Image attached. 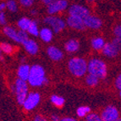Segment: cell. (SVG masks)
Segmentation results:
<instances>
[{
    "mask_svg": "<svg viewBox=\"0 0 121 121\" xmlns=\"http://www.w3.org/2000/svg\"><path fill=\"white\" fill-rule=\"evenodd\" d=\"M41 1H42L45 5H48V6L49 4H51L52 2H54L55 0H41Z\"/></svg>",
    "mask_w": 121,
    "mask_h": 121,
    "instance_id": "35",
    "label": "cell"
},
{
    "mask_svg": "<svg viewBox=\"0 0 121 121\" xmlns=\"http://www.w3.org/2000/svg\"><path fill=\"white\" fill-rule=\"evenodd\" d=\"M68 2L67 0H55L54 2H52L51 4L48 6V13L50 15L57 14V13L62 12L68 8Z\"/></svg>",
    "mask_w": 121,
    "mask_h": 121,
    "instance_id": "8",
    "label": "cell"
},
{
    "mask_svg": "<svg viewBox=\"0 0 121 121\" xmlns=\"http://www.w3.org/2000/svg\"><path fill=\"white\" fill-rule=\"evenodd\" d=\"M52 121H57V120H59V119H59L58 116H56V115H52Z\"/></svg>",
    "mask_w": 121,
    "mask_h": 121,
    "instance_id": "37",
    "label": "cell"
},
{
    "mask_svg": "<svg viewBox=\"0 0 121 121\" xmlns=\"http://www.w3.org/2000/svg\"><path fill=\"white\" fill-rule=\"evenodd\" d=\"M4 33L9 39L18 43H23L25 41L29 38L27 31L22 30H17L12 26H5L4 28Z\"/></svg>",
    "mask_w": 121,
    "mask_h": 121,
    "instance_id": "5",
    "label": "cell"
},
{
    "mask_svg": "<svg viewBox=\"0 0 121 121\" xmlns=\"http://www.w3.org/2000/svg\"><path fill=\"white\" fill-rule=\"evenodd\" d=\"M86 121H103V119L101 115H98L95 113H90L86 117Z\"/></svg>",
    "mask_w": 121,
    "mask_h": 121,
    "instance_id": "27",
    "label": "cell"
},
{
    "mask_svg": "<svg viewBox=\"0 0 121 121\" xmlns=\"http://www.w3.org/2000/svg\"><path fill=\"white\" fill-rule=\"evenodd\" d=\"M40 101H41V95L38 92L33 91V92L29 93L22 106L24 107V108L26 110L30 111V110H33L39 104Z\"/></svg>",
    "mask_w": 121,
    "mask_h": 121,
    "instance_id": "7",
    "label": "cell"
},
{
    "mask_svg": "<svg viewBox=\"0 0 121 121\" xmlns=\"http://www.w3.org/2000/svg\"><path fill=\"white\" fill-rule=\"evenodd\" d=\"M1 51L6 54H10L13 52V47L7 43H1Z\"/></svg>",
    "mask_w": 121,
    "mask_h": 121,
    "instance_id": "26",
    "label": "cell"
},
{
    "mask_svg": "<svg viewBox=\"0 0 121 121\" xmlns=\"http://www.w3.org/2000/svg\"><path fill=\"white\" fill-rule=\"evenodd\" d=\"M113 33H114L115 36L118 38H121V25L117 26L113 30Z\"/></svg>",
    "mask_w": 121,
    "mask_h": 121,
    "instance_id": "29",
    "label": "cell"
},
{
    "mask_svg": "<svg viewBox=\"0 0 121 121\" xmlns=\"http://www.w3.org/2000/svg\"><path fill=\"white\" fill-rule=\"evenodd\" d=\"M91 47L93 49H95L97 51L103 50V48L105 46V42L102 37H95V38L91 39Z\"/></svg>",
    "mask_w": 121,
    "mask_h": 121,
    "instance_id": "20",
    "label": "cell"
},
{
    "mask_svg": "<svg viewBox=\"0 0 121 121\" xmlns=\"http://www.w3.org/2000/svg\"><path fill=\"white\" fill-rule=\"evenodd\" d=\"M61 121H76L74 118H71V117H65V118H62L60 119Z\"/></svg>",
    "mask_w": 121,
    "mask_h": 121,
    "instance_id": "34",
    "label": "cell"
},
{
    "mask_svg": "<svg viewBox=\"0 0 121 121\" xmlns=\"http://www.w3.org/2000/svg\"><path fill=\"white\" fill-rule=\"evenodd\" d=\"M69 72L76 77H81L88 72V63L82 58H72L68 63Z\"/></svg>",
    "mask_w": 121,
    "mask_h": 121,
    "instance_id": "2",
    "label": "cell"
},
{
    "mask_svg": "<svg viewBox=\"0 0 121 121\" xmlns=\"http://www.w3.org/2000/svg\"><path fill=\"white\" fill-rule=\"evenodd\" d=\"M88 74L104 79L107 75V65L100 59H91L88 62Z\"/></svg>",
    "mask_w": 121,
    "mask_h": 121,
    "instance_id": "3",
    "label": "cell"
},
{
    "mask_svg": "<svg viewBox=\"0 0 121 121\" xmlns=\"http://www.w3.org/2000/svg\"><path fill=\"white\" fill-rule=\"evenodd\" d=\"M103 121H116L119 118L118 109L114 106H108L101 113Z\"/></svg>",
    "mask_w": 121,
    "mask_h": 121,
    "instance_id": "9",
    "label": "cell"
},
{
    "mask_svg": "<svg viewBox=\"0 0 121 121\" xmlns=\"http://www.w3.org/2000/svg\"><path fill=\"white\" fill-rule=\"evenodd\" d=\"M90 112H91V108H90L89 107H86V106H81V107L77 108L76 113L79 117L82 118V117H86L87 115L90 113Z\"/></svg>",
    "mask_w": 121,
    "mask_h": 121,
    "instance_id": "24",
    "label": "cell"
},
{
    "mask_svg": "<svg viewBox=\"0 0 121 121\" xmlns=\"http://www.w3.org/2000/svg\"><path fill=\"white\" fill-rule=\"evenodd\" d=\"M88 1H90V2H93V1H95V0H88Z\"/></svg>",
    "mask_w": 121,
    "mask_h": 121,
    "instance_id": "40",
    "label": "cell"
},
{
    "mask_svg": "<svg viewBox=\"0 0 121 121\" xmlns=\"http://www.w3.org/2000/svg\"><path fill=\"white\" fill-rule=\"evenodd\" d=\"M22 44H23V46H24L25 50L30 55H36L39 50L37 43H36L34 40H32V39L28 38L27 40L25 41Z\"/></svg>",
    "mask_w": 121,
    "mask_h": 121,
    "instance_id": "14",
    "label": "cell"
},
{
    "mask_svg": "<svg viewBox=\"0 0 121 121\" xmlns=\"http://www.w3.org/2000/svg\"><path fill=\"white\" fill-rule=\"evenodd\" d=\"M103 54L108 58H114L119 54V49L113 43H107L102 50Z\"/></svg>",
    "mask_w": 121,
    "mask_h": 121,
    "instance_id": "13",
    "label": "cell"
},
{
    "mask_svg": "<svg viewBox=\"0 0 121 121\" xmlns=\"http://www.w3.org/2000/svg\"><path fill=\"white\" fill-rule=\"evenodd\" d=\"M69 15H75V16L84 19L90 14V11L85 6H82L80 4H73L69 8Z\"/></svg>",
    "mask_w": 121,
    "mask_h": 121,
    "instance_id": "10",
    "label": "cell"
},
{
    "mask_svg": "<svg viewBox=\"0 0 121 121\" xmlns=\"http://www.w3.org/2000/svg\"><path fill=\"white\" fill-rule=\"evenodd\" d=\"M112 43L117 47V48L119 49V52H121V38H118V37H115L113 40Z\"/></svg>",
    "mask_w": 121,
    "mask_h": 121,
    "instance_id": "30",
    "label": "cell"
},
{
    "mask_svg": "<svg viewBox=\"0 0 121 121\" xmlns=\"http://www.w3.org/2000/svg\"><path fill=\"white\" fill-rule=\"evenodd\" d=\"M0 23L2 26L6 25V16H5L4 11H1V13H0Z\"/></svg>",
    "mask_w": 121,
    "mask_h": 121,
    "instance_id": "31",
    "label": "cell"
},
{
    "mask_svg": "<svg viewBox=\"0 0 121 121\" xmlns=\"http://www.w3.org/2000/svg\"><path fill=\"white\" fill-rule=\"evenodd\" d=\"M27 82L32 87H39L48 84V78L43 67L39 65H34L30 67V75Z\"/></svg>",
    "mask_w": 121,
    "mask_h": 121,
    "instance_id": "1",
    "label": "cell"
},
{
    "mask_svg": "<svg viewBox=\"0 0 121 121\" xmlns=\"http://www.w3.org/2000/svg\"><path fill=\"white\" fill-rule=\"evenodd\" d=\"M47 52L49 58L53 61H60L64 57V53L62 51L55 46L48 47Z\"/></svg>",
    "mask_w": 121,
    "mask_h": 121,
    "instance_id": "15",
    "label": "cell"
},
{
    "mask_svg": "<svg viewBox=\"0 0 121 121\" xmlns=\"http://www.w3.org/2000/svg\"><path fill=\"white\" fill-rule=\"evenodd\" d=\"M5 9H7V4L6 3H4V2H2L1 3V4H0V10L1 11H4Z\"/></svg>",
    "mask_w": 121,
    "mask_h": 121,
    "instance_id": "36",
    "label": "cell"
},
{
    "mask_svg": "<svg viewBox=\"0 0 121 121\" xmlns=\"http://www.w3.org/2000/svg\"><path fill=\"white\" fill-rule=\"evenodd\" d=\"M30 67L28 65H21L19 66L18 69H17V76L22 81H27L29 75H30Z\"/></svg>",
    "mask_w": 121,
    "mask_h": 121,
    "instance_id": "16",
    "label": "cell"
},
{
    "mask_svg": "<svg viewBox=\"0 0 121 121\" xmlns=\"http://www.w3.org/2000/svg\"><path fill=\"white\" fill-rule=\"evenodd\" d=\"M53 30L52 29L48 28V27H43L40 30V33H39V36L40 38L44 42V43H50L52 41V37H53V34H52Z\"/></svg>",
    "mask_w": 121,
    "mask_h": 121,
    "instance_id": "17",
    "label": "cell"
},
{
    "mask_svg": "<svg viewBox=\"0 0 121 121\" xmlns=\"http://www.w3.org/2000/svg\"><path fill=\"white\" fill-rule=\"evenodd\" d=\"M20 1V4L22 5L23 7H26V8H30L34 4L35 0H19Z\"/></svg>",
    "mask_w": 121,
    "mask_h": 121,
    "instance_id": "28",
    "label": "cell"
},
{
    "mask_svg": "<svg viewBox=\"0 0 121 121\" xmlns=\"http://www.w3.org/2000/svg\"><path fill=\"white\" fill-rule=\"evenodd\" d=\"M116 121H121V119H120V118H119V119H118Z\"/></svg>",
    "mask_w": 121,
    "mask_h": 121,
    "instance_id": "39",
    "label": "cell"
},
{
    "mask_svg": "<svg viewBox=\"0 0 121 121\" xmlns=\"http://www.w3.org/2000/svg\"><path fill=\"white\" fill-rule=\"evenodd\" d=\"M119 94H120V97H121V89L119 90Z\"/></svg>",
    "mask_w": 121,
    "mask_h": 121,
    "instance_id": "41",
    "label": "cell"
},
{
    "mask_svg": "<svg viewBox=\"0 0 121 121\" xmlns=\"http://www.w3.org/2000/svg\"><path fill=\"white\" fill-rule=\"evenodd\" d=\"M99 80L100 79L96 76V75H91V74H88L86 75V85L89 86L93 87V86H96L98 84Z\"/></svg>",
    "mask_w": 121,
    "mask_h": 121,
    "instance_id": "21",
    "label": "cell"
},
{
    "mask_svg": "<svg viewBox=\"0 0 121 121\" xmlns=\"http://www.w3.org/2000/svg\"><path fill=\"white\" fill-rule=\"evenodd\" d=\"M44 23L46 25H48V26H50L51 29L53 30V32L58 33L60 32L61 30H63L65 28L67 23L62 18L59 17L54 16V15H49L47 16L44 19Z\"/></svg>",
    "mask_w": 121,
    "mask_h": 121,
    "instance_id": "6",
    "label": "cell"
},
{
    "mask_svg": "<svg viewBox=\"0 0 121 121\" xmlns=\"http://www.w3.org/2000/svg\"><path fill=\"white\" fill-rule=\"evenodd\" d=\"M31 22H32V20H30V19L27 18V17H23V18L20 19V20H18L17 26H18L20 30L27 31V30H28L29 27H30Z\"/></svg>",
    "mask_w": 121,
    "mask_h": 121,
    "instance_id": "19",
    "label": "cell"
},
{
    "mask_svg": "<svg viewBox=\"0 0 121 121\" xmlns=\"http://www.w3.org/2000/svg\"><path fill=\"white\" fill-rule=\"evenodd\" d=\"M80 48V43L75 39H70L65 44V49L69 53H74Z\"/></svg>",
    "mask_w": 121,
    "mask_h": 121,
    "instance_id": "18",
    "label": "cell"
},
{
    "mask_svg": "<svg viewBox=\"0 0 121 121\" xmlns=\"http://www.w3.org/2000/svg\"><path fill=\"white\" fill-rule=\"evenodd\" d=\"M7 4V9L12 13H15L18 11V6L14 0H8L6 2Z\"/></svg>",
    "mask_w": 121,
    "mask_h": 121,
    "instance_id": "25",
    "label": "cell"
},
{
    "mask_svg": "<svg viewBox=\"0 0 121 121\" xmlns=\"http://www.w3.org/2000/svg\"><path fill=\"white\" fill-rule=\"evenodd\" d=\"M115 86H116V87H117L118 89H119V90L121 89V74L117 77V79H116V81H115Z\"/></svg>",
    "mask_w": 121,
    "mask_h": 121,
    "instance_id": "32",
    "label": "cell"
},
{
    "mask_svg": "<svg viewBox=\"0 0 121 121\" xmlns=\"http://www.w3.org/2000/svg\"><path fill=\"white\" fill-rule=\"evenodd\" d=\"M34 121H46V119L43 117H42L41 115H36L34 119Z\"/></svg>",
    "mask_w": 121,
    "mask_h": 121,
    "instance_id": "33",
    "label": "cell"
},
{
    "mask_svg": "<svg viewBox=\"0 0 121 121\" xmlns=\"http://www.w3.org/2000/svg\"><path fill=\"white\" fill-rule=\"evenodd\" d=\"M66 23L70 28L77 30H82L86 28L84 20L81 17L75 15H69V17L67 18Z\"/></svg>",
    "mask_w": 121,
    "mask_h": 121,
    "instance_id": "11",
    "label": "cell"
},
{
    "mask_svg": "<svg viewBox=\"0 0 121 121\" xmlns=\"http://www.w3.org/2000/svg\"><path fill=\"white\" fill-rule=\"evenodd\" d=\"M30 13H31V14H36V10L32 9L31 11H30Z\"/></svg>",
    "mask_w": 121,
    "mask_h": 121,
    "instance_id": "38",
    "label": "cell"
},
{
    "mask_svg": "<svg viewBox=\"0 0 121 121\" xmlns=\"http://www.w3.org/2000/svg\"><path fill=\"white\" fill-rule=\"evenodd\" d=\"M83 20H84V23H85L86 27L93 29V30H97V29L101 28L102 20L98 17L95 16V15L89 14V15L85 17Z\"/></svg>",
    "mask_w": 121,
    "mask_h": 121,
    "instance_id": "12",
    "label": "cell"
},
{
    "mask_svg": "<svg viewBox=\"0 0 121 121\" xmlns=\"http://www.w3.org/2000/svg\"><path fill=\"white\" fill-rule=\"evenodd\" d=\"M51 103L58 108H62L65 104V99L58 95H52L50 97Z\"/></svg>",
    "mask_w": 121,
    "mask_h": 121,
    "instance_id": "23",
    "label": "cell"
},
{
    "mask_svg": "<svg viewBox=\"0 0 121 121\" xmlns=\"http://www.w3.org/2000/svg\"><path fill=\"white\" fill-rule=\"evenodd\" d=\"M27 32L28 34L31 35L33 36H38L39 33H40V30H39L38 28V25H37V22L35 21V20H32V22L30 24V27L27 30Z\"/></svg>",
    "mask_w": 121,
    "mask_h": 121,
    "instance_id": "22",
    "label": "cell"
},
{
    "mask_svg": "<svg viewBox=\"0 0 121 121\" xmlns=\"http://www.w3.org/2000/svg\"><path fill=\"white\" fill-rule=\"evenodd\" d=\"M14 93L16 95L17 103L20 105H23L28 96V82L17 79L14 82Z\"/></svg>",
    "mask_w": 121,
    "mask_h": 121,
    "instance_id": "4",
    "label": "cell"
}]
</instances>
